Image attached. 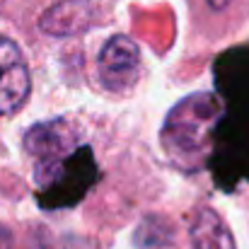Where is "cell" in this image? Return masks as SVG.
I'll return each mask as SVG.
<instances>
[{"instance_id": "3957f363", "label": "cell", "mask_w": 249, "mask_h": 249, "mask_svg": "<svg viewBox=\"0 0 249 249\" xmlns=\"http://www.w3.org/2000/svg\"><path fill=\"white\" fill-rule=\"evenodd\" d=\"M71 141H73V136H71L68 126L61 121H51V124L34 126L24 136V148L41 160H56L63 150L71 148Z\"/></svg>"}, {"instance_id": "277c9868", "label": "cell", "mask_w": 249, "mask_h": 249, "mask_svg": "<svg viewBox=\"0 0 249 249\" xmlns=\"http://www.w3.org/2000/svg\"><path fill=\"white\" fill-rule=\"evenodd\" d=\"M89 22V10L83 2H75V0H63L53 7H49L39 24L46 34H56V36H71V34H78L83 32Z\"/></svg>"}, {"instance_id": "7a4b0ae2", "label": "cell", "mask_w": 249, "mask_h": 249, "mask_svg": "<svg viewBox=\"0 0 249 249\" xmlns=\"http://www.w3.org/2000/svg\"><path fill=\"white\" fill-rule=\"evenodd\" d=\"M138 66H141L138 44L126 34L111 36L99 53V75L114 89H124L133 83Z\"/></svg>"}, {"instance_id": "5b68a950", "label": "cell", "mask_w": 249, "mask_h": 249, "mask_svg": "<svg viewBox=\"0 0 249 249\" xmlns=\"http://www.w3.org/2000/svg\"><path fill=\"white\" fill-rule=\"evenodd\" d=\"M191 242H194V249H237L230 228L211 208L198 211V215L194 218Z\"/></svg>"}, {"instance_id": "8992f818", "label": "cell", "mask_w": 249, "mask_h": 249, "mask_svg": "<svg viewBox=\"0 0 249 249\" xmlns=\"http://www.w3.org/2000/svg\"><path fill=\"white\" fill-rule=\"evenodd\" d=\"M0 249H12V232L0 225Z\"/></svg>"}, {"instance_id": "6da1fadb", "label": "cell", "mask_w": 249, "mask_h": 249, "mask_svg": "<svg viewBox=\"0 0 249 249\" xmlns=\"http://www.w3.org/2000/svg\"><path fill=\"white\" fill-rule=\"evenodd\" d=\"M29 68L19 46L0 36V116L17 111L29 97Z\"/></svg>"}]
</instances>
